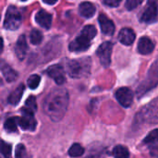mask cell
Wrapping results in <instances>:
<instances>
[{"mask_svg": "<svg viewBox=\"0 0 158 158\" xmlns=\"http://www.w3.org/2000/svg\"><path fill=\"white\" fill-rule=\"evenodd\" d=\"M69 94L63 88H56L52 90L44 98L43 109L53 121L61 120L68 109Z\"/></svg>", "mask_w": 158, "mask_h": 158, "instance_id": "cell-1", "label": "cell"}, {"mask_svg": "<svg viewBox=\"0 0 158 158\" xmlns=\"http://www.w3.org/2000/svg\"><path fill=\"white\" fill-rule=\"evenodd\" d=\"M91 69V59L82 57L80 59L70 60L68 63V73L71 78L79 79L86 77Z\"/></svg>", "mask_w": 158, "mask_h": 158, "instance_id": "cell-2", "label": "cell"}, {"mask_svg": "<svg viewBox=\"0 0 158 158\" xmlns=\"http://www.w3.org/2000/svg\"><path fill=\"white\" fill-rule=\"evenodd\" d=\"M21 24V15L15 6H9L4 21V27L6 30L15 31Z\"/></svg>", "mask_w": 158, "mask_h": 158, "instance_id": "cell-3", "label": "cell"}, {"mask_svg": "<svg viewBox=\"0 0 158 158\" xmlns=\"http://www.w3.org/2000/svg\"><path fill=\"white\" fill-rule=\"evenodd\" d=\"M22 117H18L17 122L18 125L24 131H34L36 127V120L34 118V112L23 107L21 109Z\"/></svg>", "mask_w": 158, "mask_h": 158, "instance_id": "cell-4", "label": "cell"}, {"mask_svg": "<svg viewBox=\"0 0 158 158\" xmlns=\"http://www.w3.org/2000/svg\"><path fill=\"white\" fill-rule=\"evenodd\" d=\"M157 19V0H149L146 8L143 11L140 20L145 23H154Z\"/></svg>", "mask_w": 158, "mask_h": 158, "instance_id": "cell-5", "label": "cell"}, {"mask_svg": "<svg viewBox=\"0 0 158 158\" xmlns=\"http://www.w3.org/2000/svg\"><path fill=\"white\" fill-rule=\"evenodd\" d=\"M112 49H113V44L111 42H105L98 47L96 51V55L99 57L101 64L106 68L110 65Z\"/></svg>", "mask_w": 158, "mask_h": 158, "instance_id": "cell-6", "label": "cell"}, {"mask_svg": "<svg viewBox=\"0 0 158 158\" xmlns=\"http://www.w3.org/2000/svg\"><path fill=\"white\" fill-rule=\"evenodd\" d=\"M118 102L124 107H130L133 102V93L127 87H122L116 92Z\"/></svg>", "mask_w": 158, "mask_h": 158, "instance_id": "cell-7", "label": "cell"}, {"mask_svg": "<svg viewBox=\"0 0 158 158\" xmlns=\"http://www.w3.org/2000/svg\"><path fill=\"white\" fill-rule=\"evenodd\" d=\"M46 73L47 75L52 78L56 84L58 85H62L65 81H66V78H65V70L63 69V67L61 65H52L50 66L47 69H46Z\"/></svg>", "mask_w": 158, "mask_h": 158, "instance_id": "cell-8", "label": "cell"}, {"mask_svg": "<svg viewBox=\"0 0 158 158\" xmlns=\"http://www.w3.org/2000/svg\"><path fill=\"white\" fill-rule=\"evenodd\" d=\"M90 42H91L90 40L85 38L83 35L80 34L79 37H77L74 41H72L69 44V49L71 52H83V51H86L91 45Z\"/></svg>", "mask_w": 158, "mask_h": 158, "instance_id": "cell-9", "label": "cell"}, {"mask_svg": "<svg viewBox=\"0 0 158 158\" xmlns=\"http://www.w3.org/2000/svg\"><path fill=\"white\" fill-rule=\"evenodd\" d=\"M98 21H99V24H100V27H101V31H102V32L104 34L108 35V36H111V35L114 34V32H115V25H114L113 21L109 18H107L104 14H101L98 17Z\"/></svg>", "mask_w": 158, "mask_h": 158, "instance_id": "cell-10", "label": "cell"}, {"mask_svg": "<svg viewBox=\"0 0 158 158\" xmlns=\"http://www.w3.org/2000/svg\"><path fill=\"white\" fill-rule=\"evenodd\" d=\"M35 20L41 27L44 29H49L52 24V15L47 11L41 9L35 15Z\"/></svg>", "mask_w": 158, "mask_h": 158, "instance_id": "cell-11", "label": "cell"}, {"mask_svg": "<svg viewBox=\"0 0 158 158\" xmlns=\"http://www.w3.org/2000/svg\"><path fill=\"white\" fill-rule=\"evenodd\" d=\"M143 143L148 145L152 152H154L153 156H157V145H158V130H154L151 131L147 137L143 140Z\"/></svg>", "mask_w": 158, "mask_h": 158, "instance_id": "cell-12", "label": "cell"}, {"mask_svg": "<svg viewBox=\"0 0 158 158\" xmlns=\"http://www.w3.org/2000/svg\"><path fill=\"white\" fill-rule=\"evenodd\" d=\"M155 49V44L148 37H143L139 40L138 43V51L142 55L151 54Z\"/></svg>", "mask_w": 158, "mask_h": 158, "instance_id": "cell-13", "label": "cell"}, {"mask_svg": "<svg viewBox=\"0 0 158 158\" xmlns=\"http://www.w3.org/2000/svg\"><path fill=\"white\" fill-rule=\"evenodd\" d=\"M27 49H28V45H27L26 36L24 34H22L18 39L17 44H16V47H15L16 56L19 60L24 59V57L26 56V53H27Z\"/></svg>", "mask_w": 158, "mask_h": 158, "instance_id": "cell-14", "label": "cell"}, {"mask_svg": "<svg viewBox=\"0 0 158 158\" xmlns=\"http://www.w3.org/2000/svg\"><path fill=\"white\" fill-rule=\"evenodd\" d=\"M135 32L130 29V28H124L119 31L118 34V40L121 44H125V45H131L133 44L134 40H135Z\"/></svg>", "mask_w": 158, "mask_h": 158, "instance_id": "cell-15", "label": "cell"}, {"mask_svg": "<svg viewBox=\"0 0 158 158\" xmlns=\"http://www.w3.org/2000/svg\"><path fill=\"white\" fill-rule=\"evenodd\" d=\"M0 70L2 72V74L4 75L6 81L12 82V81H16V79L18 77V73L7 63H6L3 60H0Z\"/></svg>", "mask_w": 158, "mask_h": 158, "instance_id": "cell-16", "label": "cell"}, {"mask_svg": "<svg viewBox=\"0 0 158 158\" xmlns=\"http://www.w3.org/2000/svg\"><path fill=\"white\" fill-rule=\"evenodd\" d=\"M95 10L96 9H95L94 5L91 2H83L79 6V12H80L81 16L85 19L92 18L94 15Z\"/></svg>", "mask_w": 158, "mask_h": 158, "instance_id": "cell-17", "label": "cell"}, {"mask_svg": "<svg viewBox=\"0 0 158 158\" xmlns=\"http://www.w3.org/2000/svg\"><path fill=\"white\" fill-rule=\"evenodd\" d=\"M24 85L23 84H20L9 95H8V98H7V101L9 104H11L12 106H16L19 103L21 97H22V94H23V92H24Z\"/></svg>", "mask_w": 158, "mask_h": 158, "instance_id": "cell-18", "label": "cell"}, {"mask_svg": "<svg viewBox=\"0 0 158 158\" xmlns=\"http://www.w3.org/2000/svg\"><path fill=\"white\" fill-rule=\"evenodd\" d=\"M112 156L115 158H129L130 157V152L125 146L118 145L113 149Z\"/></svg>", "mask_w": 158, "mask_h": 158, "instance_id": "cell-19", "label": "cell"}, {"mask_svg": "<svg viewBox=\"0 0 158 158\" xmlns=\"http://www.w3.org/2000/svg\"><path fill=\"white\" fill-rule=\"evenodd\" d=\"M96 33H97V31H96L95 27L93 25H86L81 32V35H83L85 38H87L90 41L94 38Z\"/></svg>", "mask_w": 158, "mask_h": 158, "instance_id": "cell-20", "label": "cell"}, {"mask_svg": "<svg viewBox=\"0 0 158 158\" xmlns=\"http://www.w3.org/2000/svg\"><path fill=\"white\" fill-rule=\"evenodd\" d=\"M83 154H84V148L79 143H74L69 150V156L71 157H80Z\"/></svg>", "mask_w": 158, "mask_h": 158, "instance_id": "cell-21", "label": "cell"}, {"mask_svg": "<svg viewBox=\"0 0 158 158\" xmlns=\"http://www.w3.org/2000/svg\"><path fill=\"white\" fill-rule=\"evenodd\" d=\"M17 118L18 117H13V118H9L6 120L5 122V130L7 132H15L17 131V127H18V122H17Z\"/></svg>", "mask_w": 158, "mask_h": 158, "instance_id": "cell-22", "label": "cell"}, {"mask_svg": "<svg viewBox=\"0 0 158 158\" xmlns=\"http://www.w3.org/2000/svg\"><path fill=\"white\" fill-rule=\"evenodd\" d=\"M43 40V34L40 31L36 30V29H33L31 31V34H30V41L32 44H41Z\"/></svg>", "mask_w": 158, "mask_h": 158, "instance_id": "cell-23", "label": "cell"}, {"mask_svg": "<svg viewBox=\"0 0 158 158\" xmlns=\"http://www.w3.org/2000/svg\"><path fill=\"white\" fill-rule=\"evenodd\" d=\"M0 154L4 158H11V145L0 140Z\"/></svg>", "mask_w": 158, "mask_h": 158, "instance_id": "cell-24", "label": "cell"}, {"mask_svg": "<svg viewBox=\"0 0 158 158\" xmlns=\"http://www.w3.org/2000/svg\"><path fill=\"white\" fill-rule=\"evenodd\" d=\"M40 81H41V77L39 75L34 74V75L30 76V78L27 81V84L30 87V89L34 90V89H36L39 86Z\"/></svg>", "mask_w": 158, "mask_h": 158, "instance_id": "cell-25", "label": "cell"}, {"mask_svg": "<svg viewBox=\"0 0 158 158\" xmlns=\"http://www.w3.org/2000/svg\"><path fill=\"white\" fill-rule=\"evenodd\" d=\"M16 158H29L23 144H19L16 147Z\"/></svg>", "mask_w": 158, "mask_h": 158, "instance_id": "cell-26", "label": "cell"}, {"mask_svg": "<svg viewBox=\"0 0 158 158\" xmlns=\"http://www.w3.org/2000/svg\"><path fill=\"white\" fill-rule=\"evenodd\" d=\"M25 105H26L25 107H27L28 109L31 110L32 112L36 111V109H37V104H36V100H35V97L34 96H30L27 99Z\"/></svg>", "mask_w": 158, "mask_h": 158, "instance_id": "cell-27", "label": "cell"}, {"mask_svg": "<svg viewBox=\"0 0 158 158\" xmlns=\"http://www.w3.org/2000/svg\"><path fill=\"white\" fill-rule=\"evenodd\" d=\"M143 0H127L125 6L128 10H133L138 6H140L143 3Z\"/></svg>", "mask_w": 158, "mask_h": 158, "instance_id": "cell-28", "label": "cell"}, {"mask_svg": "<svg viewBox=\"0 0 158 158\" xmlns=\"http://www.w3.org/2000/svg\"><path fill=\"white\" fill-rule=\"evenodd\" d=\"M122 0H104L105 4L111 6V7H117L119 6Z\"/></svg>", "mask_w": 158, "mask_h": 158, "instance_id": "cell-29", "label": "cell"}, {"mask_svg": "<svg viewBox=\"0 0 158 158\" xmlns=\"http://www.w3.org/2000/svg\"><path fill=\"white\" fill-rule=\"evenodd\" d=\"M45 4H48V5H54L57 2V0H43Z\"/></svg>", "mask_w": 158, "mask_h": 158, "instance_id": "cell-30", "label": "cell"}, {"mask_svg": "<svg viewBox=\"0 0 158 158\" xmlns=\"http://www.w3.org/2000/svg\"><path fill=\"white\" fill-rule=\"evenodd\" d=\"M3 48H4V42H3V39L0 38V54L3 51Z\"/></svg>", "mask_w": 158, "mask_h": 158, "instance_id": "cell-31", "label": "cell"}, {"mask_svg": "<svg viewBox=\"0 0 158 158\" xmlns=\"http://www.w3.org/2000/svg\"><path fill=\"white\" fill-rule=\"evenodd\" d=\"M21 1H26V0H21Z\"/></svg>", "mask_w": 158, "mask_h": 158, "instance_id": "cell-32", "label": "cell"}]
</instances>
